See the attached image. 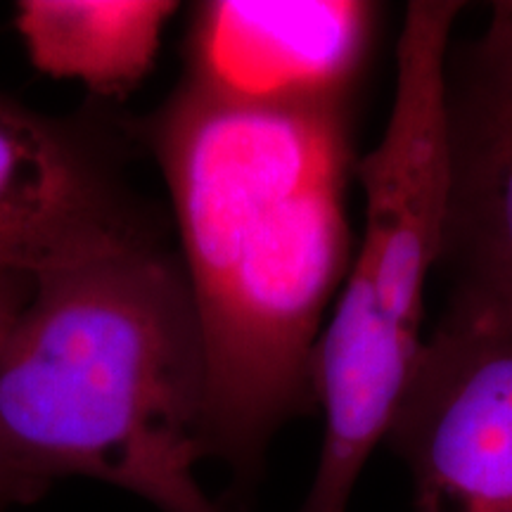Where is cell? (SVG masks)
<instances>
[{
  "label": "cell",
  "instance_id": "cell-8",
  "mask_svg": "<svg viewBox=\"0 0 512 512\" xmlns=\"http://www.w3.org/2000/svg\"><path fill=\"white\" fill-rule=\"evenodd\" d=\"M176 8L162 0H22L17 29L41 72L114 95L152 67Z\"/></svg>",
  "mask_w": 512,
  "mask_h": 512
},
{
  "label": "cell",
  "instance_id": "cell-7",
  "mask_svg": "<svg viewBox=\"0 0 512 512\" xmlns=\"http://www.w3.org/2000/svg\"><path fill=\"white\" fill-rule=\"evenodd\" d=\"M136 221L88 140L0 93V273L34 278Z\"/></svg>",
  "mask_w": 512,
  "mask_h": 512
},
{
  "label": "cell",
  "instance_id": "cell-6",
  "mask_svg": "<svg viewBox=\"0 0 512 512\" xmlns=\"http://www.w3.org/2000/svg\"><path fill=\"white\" fill-rule=\"evenodd\" d=\"M384 441L411 512H512V337L434 328Z\"/></svg>",
  "mask_w": 512,
  "mask_h": 512
},
{
  "label": "cell",
  "instance_id": "cell-1",
  "mask_svg": "<svg viewBox=\"0 0 512 512\" xmlns=\"http://www.w3.org/2000/svg\"><path fill=\"white\" fill-rule=\"evenodd\" d=\"M204 349L202 451L254 489L275 434L318 408L316 349L356 252L354 110L183 86L150 126Z\"/></svg>",
  "mask_w": 512,
  "mask_h": 512
},
{
  "label": "cell",
  "instance_id": "cell-2",
  "mask_svg": "<svg viewBox=\"0 0 512 512\" xmlns=\"http://www.w3.org/2000/svg\"><path fill=\"white\" fill-rule=\"evenodd\" d=\"M204 373L183 264L143 221L112 230L38 271L0 342V467L223 512L195 475Z\"/></svg>",
  "mask_w": 512,
  "mask_h": 512
},
{
  "label": "cell",
  "instance_id": "cell-10",
  "mask_svg": "<svg viewBox=\"0 0 512 512\" xmlns=\"http://www.w3.org/2000/svg\"><path fill=\"white\" fill-rule=\"evenodd\" d=\"M43 494H46V486L12 475V472L0 467V512H8L15 505L36 503Z\"/></svg>",
  "mask_w": 512,
  "mask_h": 512
},
{
  "label": "cell",
  "instance_id": "cell-5",
  "mask_svg": "<svg viewBox=\"0 0 512 512\" xmlns=\"http://www.w3.org/2000/svg\"><path fill=\"white\" fill-rule=\"evenodd\" d=\"M382 19L373 0L197 3L183 86L240 105L354 110Z\"/></svg>",
  "mask_w": 512,
  "mask_h": 512
},
{
  "label": "cell",
  "instance_id": "cell-3",
  "mask_svg": "<svg viewBox=\"0 0 512 512\" xmlns=\"http://www.w3.org/2000/svg\"><path fill=\"white\" fill-rule=\"evenodd\" d=\"M460 0H413L387 126L358 157L363 233L316 349L323 444L297 512H347L418 361L444 214V69Z\"/></svg>",
  "mask_w": 512,
  "mask_h": 512
},
{
  "label": "cell",
  "instance_id": "cell-9",
  "mask_svg": "<svg viewBox=\"0 0 512 512\" xmlns=\"http://www.w3.org/2000/svg\"><path fill=\"white\" fill-rule=\"evenodd\" d=\"M31 280L34 278L29 275L0 273V342L8 335L10 325L15 323L17 313L29 299Z\"/></svg>",
  "mask_w": 512,
  "mask_h": 512
},
{
  "label": "cell",
  "instance_id": "cell-4",
  "mask_svg": "<svg viewBox=\"0 0 512 512\" xmlns=\"http://www.w3.org/2000/svg\"><path fill=\"white\" fill-rule=\"evenodd\" d=\"M437 330L512 337V0L451 46L444 69V214Z\"/></svg>",
  "mask_w": 512,
  "mask_h": 512
}]
</instances>
